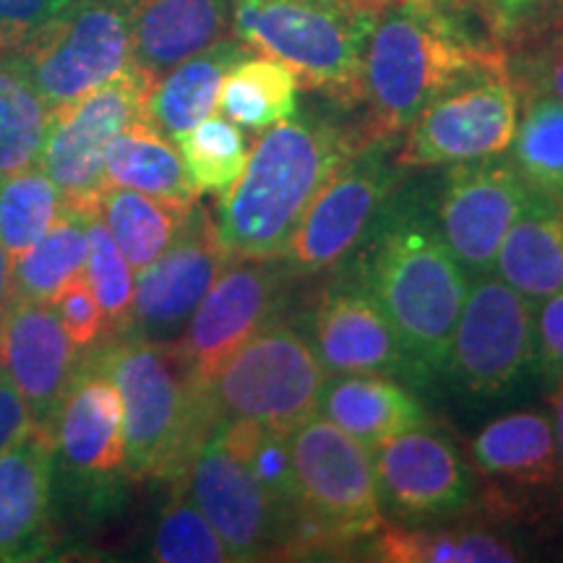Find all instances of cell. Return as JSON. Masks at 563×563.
I'll list each match as a JSON object with an SVG mask.
<instances>
[{"label": "cell", "instance_id": "1", "mask_svg": "<svg viewBox=\"0 0 563 563\" xmlns=\"http://www.w3.org/2000/svg\"><path fill=\"white\" fill-rule=\"evenodd\" d=\"M498 68H509V53L470 37L456 11L431 0L391 5L376 19L363 53L357 104L365 118L357 139L389 146L443 89Z\"/></svg>", "mask_w": 563, "mask_h": 563}, {"label": "cell", "instance_id": "2", "mask_svg": "<svg viewBox=\"0 0 563 563\" xmlns=\"http://www.w3.org/2000/svg\"><path fill=\"white\" fill-rule=\"evenodd\" d=\"M361 139L321 118H287L262 133L235 186L220 199L217 238L230 258H282L323 183Z\"/></svg>", "mask_w": 563, "mask_h": 563}, {"label": "cell", "instance_id": "3", "mask_svg": "<svg viewBox=\"0 0 563 563\" xmlns=\"http://www.w3.org/2000/svg\"><path fill=\"white\" fill-rule=\"evenodd\" d=\"M363 241L355 282L382 306L418 371H441L470 290L467 272L439 224L412 207L378 214Z\"/></svg>", "mask_w": 563, "mask_h": 563}, {"label": "cell", "instance_id": "4", "mask_svg": "<svg viewBox=\"0 0 563 563\" xmlns=\"http://www.w3.org/2000/svg\"><path fill=\"white\" fill-rule=\"evenodd\" d=\"M89 357L121 397L131 481H178L214 418L173 344L121 334Z\"/></svg>", "mask_w": 563, "mask_h": 563}, {"label": "cell", "instance_id": "5", "mask_svg": "<svg viewBox=\"0 0 563 563\" xmlns=\"http://www.w3.org/2000/svg\"><path fill=\"white\" fill-rule=\"evenodd\" d=\"M376 19L355 0H232L238 40L340 104L361 102L363 53Z\"/></svg>", "mask_w": 563, "mask_h": 563}, {"label": "cell", "instance_id": "6", "mask_svg": "<svg viewBox=\"0 0 563 563\" xmlns=\"http://www.w3.org/2000/svg\"><path fill=\"white\" fill-rule=\"evenodd\" d=\"M327 378L311 340L300 329L272 321L232 352L203 394L214 422L249 420L290 433L319 415Z\"/></svg>", "mask_w": 563, "mask_h": 563}, {"label": "cell", "instance_id": "7", "mask_svg": "<svg viewBox=\"0 0 563 563\" xmlns=\"http://www.w3.org/2000/svg\"><path fill=\"white\" fill-rule=\"evenodd\" d=\"M53 511L58 504L102 509L118 483L131 481L125 464L123 407L115 384L89 355L51 420Z\"/></svg>", "mask_w": 563, "mask_h": 563}, {"label": "cell", "instance_id": "8", "mask_svg": "<svg viewBox=\"0 0 563 563\" xmlns=\"http://www.w3.org/2000/svg\"><path fill=\"white\" fill-rule=\"evenodd\" d=\"M290 454L308 522L323 551L373 538L386 525L373 454L323 415L290 431Z\"/></svg>", "mask_w": 563, "mask_h": 563}, {"label": "cell", "instance_id": "9", "mask_svg": "<svg viewBox=\"0 0 563 563\" xmlns=\"http://www.w3.org/2000/svg\"><path fill=\"white\" fill-rule=\"evenodd\" d=\"M51 112L133 66L125 0H70L19 53L9 55Z\"/></svg>", "mask_w": 563, "mask_h": 563}, {"label": "cell", "instance_id": "10", "mask_svg": "<svg viewBox=\"0 0 563 563\" xmlns=\"http://www.w3.org/2000/svg\"><path fill=\"white\" fill-rule=\"evenodd\" d=\"M154 76L136 66L51 112L40 167L66 207L95 209L104 188V157L125 125L146 118Z\"/></svg>", "mask_w": 563, "mask_h": 563}, {"label": "cell", "instance_id": "11", "mask_svg": "<svg viewBox=\"0 0 563 563\" xmlns=\"http://www.w3.org/2000/svg\"><path fill=\"white\" fill-rule=\"evenodd\" d=\"M519 123V89L511 68L483 70L433 97L399 146V167H439L498 157Z\"/></svg>", "mask_w": 563, "mask_h": 563}, {"label": "cell", "instance_id": "12", "mask_svg": "<svg viewBox=\"0 0 563 563\" xmlns=\"http://www.w3.org/2000/svg\"><path fill=\"white\" fill-rule=\"evenodd\" d=\"M534 363V302L501 277L481 274L467 290L443 371L467 394L496 397Z\"/></svg>", "mask_w": 563, "mask_h": 563}, {"label": "cell", "instance_id": "13", "mask_svg": "<svg viewBox=\"0 0 563 563\" xmlns=\"http://www.w3.org/2000/svg\"><path fill=\"white\" fill-rule=\"evenodd\" d=\"M292 274L279 258H230L173 342L199 389L241 344L277 321Z\"/></svg>", "mask_w": 563, "mask_h": 563}, {"label": "cell", "instance_id": "14", "mask_svg": "<svg viewBox=\"0 0 563 563\" xmlns=\"http://www.w3.org/2000/svg\"><path fill=\"white\" fill-rule=\"evenodd\" d=\"M384 152V144L357 146L323 183L279 258L292 277L334 269L368 235L394 191V173Z\"/></svg>", "mask_w": 563, "mask_h": 563}, {"label": "cell", "instance_id": "15", "mask_svg": "<svg viewBox=\"0 0 563 563\" xmlns=\"http://www.w3.org/2000/svg\"><path fill=\"white\" fill-rule=\"evenodd\" d=\"M175 488L209 519L232 561L285 559L287 532L279 511L214 426L196 446Z\"/></svg>", "mask_w": 563, "mask_h": 563}, {"label": "cell", "instance_id": "16", "mask_svg": "<svg viewBox=\"0 0 563 563\" xmlns=\"http://www.w3.org/2000/svg\"><path fill=\"white\" fill-rule=\"evenodd\" d=\"M228 262L209 209L196 201L167 251L136 272L131 321L123 334L157 344L178 342L196 306Z\"/></svg>", "mask_w": 563, "mask_h": 563}, {"label": "cell", "instance_id": "17", "mask_svg": "<svg viewBox=\"0 0 563 563\" xmlns=\"http://www.w3.org/2000/svg\"><path fill=\"white\" fill-rule=\"evenodd\" d=\"M532 203L534 196L509 159L462 162L443 183L435 224L462 269L481 277L493 269L506 232Z\"/></svg>", "mask_w": 563, "mask_h": 563}, {"label": "cell", "instance_id": "18", "mask_svg": "<svg viewBox=\"0 0 563 563\" xmlns=\"http://www.w3.org/2000/svg\"><path fill=\"white\" fill-rule=\"evenodd\" d=\"M378 493L386 509L407 522L464 509L473 493L467 462L456 446L428 428H407L373 449Z\"/></svg>", "mask_w": 563, "mask_h": 563}, {"label": "cell", "instance_id": "19", "mask_svg": "<svg viewBox=\"0 0 563 563\" xmlns=\"http://www.w3.org/2000/svg\"><path fill=\"white\" fill-rule=\"evenodd\" d=\"M81 355L51 300H11L0 313V376L30 405L34 426H51Z\"/></svg>", "mask_w": 563, "mask_h": 563}, {"label": "cell", "instance_id": "20", "mask_svg": "<svg viewBox=\"0 0 563 563\" xmlns=\"http://www.w3.org/2000/svg\"><path fill=\"white\" fill-rule=\"evenodd\" d=\"M313 342L329 376H342V373L415 376L420 373L382 306L355 279L340 287H329L316 302Z\"/></svg>", "mask_w": 563, "mask_h": 563}, {"label": "cell", "instance_id": "21", "mask_svg": "<svg viewBox=\"0 0 563 563\" xmlns=\"http://www.w3.org/2000/svg\"><path fill=\"white\" fill-rule=\"evenodd\" d=\"M53 540L51 428L32 426L0 454V563L45 559Z\"/></svg>", "mask_w": 563, "mask_h": 563}, {"label": "cell", "instance_id": "22", "mask_svg": "<svg viewBox=\"0 0 563 563\" xmlns=\"http://www.w3.org/2000/svg\"><path fill=\"white\" fill-rule=\"evenodd\" d=\"M473 462L496 488V509L506 514V490L551 488L561 477L559 441L545 412L519 410L490 420L473 441Z\"/></svg>", "mask_w": 563, "mask_h": 563}, {"label": "cell", "instance_id": "23", "mask_svg": "<svg viewBox=\"0 0 563 563\" xmlns=\"http://www.w3.org/2000/svg\"><path fill=\"white\" fill-rule=\"evenodd\" d=\"M133 66L159 79L180 60L232 34V0H125Z\"/></svg>", "mask_w": 563, "mask_h": 563}, {"label": "cell", "instance_id": "24", "mask_svg": "<svg viewBox=\"0 0 563 563\" xmlns=\"http://www.w3.org/2000/svg\"><path fill=\"white\" fill-rule=\"evenodd\" d=\"M319 415L361 441L371 454L391 435L426 422V410L415 394L382 373L329 376L319 399Z\"/></svg>", "mask_w": 563, "mask_h": 563}, {"label": "cell", "instance_id": "25", "mask_svg": "<svg viewBox=\"0 0 563 563\" xmlns=\"http://www.w3.org/2000/svg\"><path fill=\"white\" fill-rule=\"evenodd\" d=\"M251 55L256 53L243 40L228 34L214 45L203 47L201 53L180 60L154 81L150 104H146V121L157 125L173 141L191 131L196 123L217 110L228 70Z\"/></svg>", "mask_w": 563, "mask_h": 563}, {"label": "cell", "instance_id": "26", "mask_svg": "<svg viewBox=\"0 0 563 563\" xmlns=\"http://www.w3.org/2000/svg\"><path fill=\"white\" fill-rule=\"evenodd\" d=\"M104 186L133 188L178 207H194L199 201L178 144L146 118L125 125L112 139L104 157Z\"/></svg>", "mask_w": 563, "mask_h": 563}, {"label": "cell", "instance_id": "27", "mask_svg": "<svg viewBox=\"0 0 563 563\" xmlns=\"http://www.w3.org/2000/svg\"><path fill=\"white\" fill-rule=\"evenodd\" d=\"M498 277L527 300L540 302L563 290V211L534 201L498 245Z\"/></svg>", "mask_w": 563, "mask_h": 563}, {"label": "cell", "instance_id": "28", "mask_svg": "<svg viewBox=\"0 0 563 563\" xmlns=\"http://www.w3.org/2000/svg\"><path fill=\"white\" fill-rule=\"evenodd\" d=\"M519 91L525 95V108L509 146V162L534 201L563 211V100L551 91Z\"/></svg>", "mask_w": 563, "mask_h": 563}, {"label": "cell", "instance_id": "29", "mask_svg": "<svg viewBox=\"0 0 563 563\" xmlns=\"http://www.w3.org/2000/svg\"><path fill=\"white\" fill-rule=\"evenodd\" d=\"M95 209L108 224L125 262L133 266V272H139L167 251L194 207H178L133 188L104 186Z\"/></svg>", "mask_w": 563, "mask_h": 563}, {"label": "cell", "instance_id": "30", "mask_svg": "<svg viewBox=\"0 0 563 563\" xmlns=\"http://www.w3.org/2000/svg\"><path fill=\"white\" fill-rule=\"evenodd\" d=\"M87 209L66 207L30 251L11 264V300H53L70 279L84 274L89 253Z\"/></svg>", "mask_w": 563, "mask_h": 563}, {"label": "cell", "instance_id": "31", "mask_svg": "<svg viewBox=\"0 0 563 563\" xmlns=\"http://www.w3.org/2000/svg\"><path fill=\"white\" fill-rule=\"evenodd\" d=\"M300 81L285 63L251 55L224 76L217 108L249 131H266L298 112Z\"/></svg>", "mask_w": 563, "mask_h": 563}, {"label": "cell", "instance_id": "32", "mask_svg": "<svg viewBox=\"0 0 563 563\" xmlns=\"http://www.w3.org/2000/svg\"><path fill=\"white\" fill-rule=\"evenodd\" d=\"M373 553L386 563H511V540L488 530H420L384 525L373 534Z\"/></svg>", "mask_w": 563, "mask_h": 563}, {"label": "cell", "instance_id": "33", "mask_svg": "<svg viewBox=\"0 0 563 563\" xmlns=\"http://www.w3.org/2000/svg\"><path fill=\"white\" fill-rule=\"evenodd\" d=\"M51 108L24 68L0 55V180L40 165Z\"/></svg>", "mask_w": 563, "mask_h": 563}, {"label": "cell", "instance_id": "34", "mask_svg": "<svg viewBox=\"0 0 563 563\" xmlns=\"http://www.w3.org/2000/svg\"><path fill=\"white\" fill-rule=\"evenodd\" d=\"M63 209V194L40 165L0 180V245L11 264L53 228Z\"/></svg>", "mask_w": 563, "mask_h": 563}, {"label": "cell", "instance_id": "35", "mask_svg": "<svg viewBox=\"0 0 563 563\" xmlns=\"http://www.w3.org/2000/svg\"><path fill=\"white\" fill-rule=\"evenodd\" d=\"M175 144L199 196L214 194L222 199L249 165V139L241 125L224 115H207Z\"/></svg>", "mask_w": 563, "mask_h": 563}, {"label": "cell", "instance_id": "36", "mask_svg": "<svg viewBox=\"0 0 563 563\" xmlns=\"http://www.w3.org/2000/svg\"><path fill=\"white\" fill-rule=\"evenodd\" d=\"M87 217L89 253L84 279L89 282L91 292L100 302L104 316V340H110V336H121L129 329L136 272L125 262L115 238L110 235L108 224L97 214V209H87Z\"/></svg>", "mask_w": 563, "mask_h": 563}, {"label": "cell", "instance_id": "37", "mask_svg": "<svg viewBox=\"0 0 563 563\" xmlns=\"http://www.w3.org/2000/svg\"><path fill=\"white\" fill-rule=\"evenodd\" d=\"M152 561L159 563H230L232 555L209 519L196 509L186 493L175 488L173 501L154 525Z\"/></svg>", "mask_w": 563, "mask_h": 563}, {"label": "cell", "instance_id": "38", "mask_svg": "<svg viewBox=\"0 0 563 563\" xmlns=\"http://www.w3.org/2000/svg\"><path fill=\"white\" fill-rule=\"evenodd\" d=\"M488 30V40L504 53L525 51L563 32V0H470Z\"/></svg>", "mask_w": 563, "mask_h": 563}, {"label": "cell", "instance_id": "39", "mask_svg": "<svg viewBox=\"0 0 563 563\" xmlns=\"http://www.w3.org/2000/svg\"><path fill=\"white\" fill-rule=\"evenodd\" d=\"M51 302L76 350L87 352L102 340L104 316L84 274L63 285Z\"/></svg>", "mask_w": 563, "mask_h": 563}, {"label": "cell", "instance_id": "40", "mask_svg": "<svg viewBox=\"0 0 563 563\" xmlns=\"http://www.w3.org/2000/svg\"><path fill=\"white\" fill-rule=\"evenodd\" d=\"M70 0H0V55H13L45 30Z\"/></svg>", "mask_w": 563, "mask_h": 563}, {"label": "cell", "instance_id": "41", "mask_svg": "<svg viewBox=\"0 0 563 563\" xmlns=\"http://www.w3.org/2000/svg\"><path fill=\"white\" fill-rule=\"evenodd\" d=\"M534 365L551 389L563 378V290L545 298L534 319Z\"/></svg>", "mask_w": 563, "mask_h": 563}, {"label": "cell", "instance_id": "42", "mask_svg": "<svg viewBox=\"0 0 563 563\" xmlns=\"http://www.w3.org/2000/svg\"><path fill=\"white\" fill-rule=\"evenodd\" d=\"M517 89H540L563 100V51H551L538 55L519 66L517 74H511Z\"/></svg>", "mask_w": 563, "mask_h": 563}, {"label": "cell", "instance_id": "43", "mask_svg": "<svg viewBox=\"0 0 563 563\" xmlns=\"http://www.w3.org/2000/svg\"><path fill=\"white\" fill-rule=\"evenodd\" d=\"M34 426L30 405L0 376V454Z\"/></svg>", "mask_w": 563, "mask_h": 563}, {"label": "cell", "instance_id": "44", "mask_svg": "<svg viewBox=\"0 0 563 563\" xmlns=\"http://www.w3.org/2000/svg\"><path fill=\"white\" fill-rule=\"evenodd\" d=\"M553 428H555V441H559V462H561V477L563 481V378L553 386Z\"/></svg>", "mask_w": 563, "mask_h": 563}, {"label": "cell", "instance_id": "45", "mask_svg": "<svg viewBox=\"0 0 563 563\" xmlns=\"http://www.w3.org/2000/svg\"><path fill=\"white\" fill-rule=\"evenodd\" d=\"M11 302V258L0 245V313L9 308Z\"/></svg>", "mask_w": 563, "mask_h": 563}, {"label": "cell", "instance_id": "46", "mask_svg": "<svg viewBox=\"0 0 563 563\" xmlns=\"http://www.w3.org/2000/svg\"><path fill=\"white\" fill-rule=\"evenodd\" d=\"M355 3L368 13H373V16H382L386 9H391V5L397 3H405V0H355Z\"/></svg>", "mask_w": 563, "mask_h": 563}, {"label": "cell", "instance_id": "47", "mask_svg": "<svg viewBox=\"0 0 563 563\" xmlns=\"http://www.w3.org/2000/svg\"><path fill=\"white\" fill-rule=\"evenodd\" d=\"M431 3L441 5V9H446V11H460L464 0H431Z\"/></svg>", "mask_w": 563, "mask_h": 563}]
</instances>
